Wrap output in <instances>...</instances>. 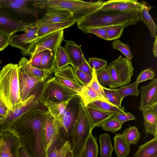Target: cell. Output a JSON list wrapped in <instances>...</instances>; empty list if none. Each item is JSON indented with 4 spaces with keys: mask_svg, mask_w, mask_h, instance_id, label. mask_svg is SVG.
I'll return each instance as SVG.
<instances>
[{
    "mask_svg": "<svg viewBox=\"0 0 157 157\" xmlns=\"http://www.w3.org/2000/svg\"><path fill=\"white\" fill-rule=\"evenodd\" d=\"M46 110L36 106L22 114L9 130L32 157H46L43 132Z\"/></svg>",
    "mask_w": 157,
    "mask_h": 157,
    "instance_id": "cell-1",
    "label": "cell"
},
{
    "mask_svg": "<svg viewBox=\"0 0 157 157\" xmlns=\"http://www.w3.org/2000/svg\"><path fill=\"white\" fill-rule=\"evenodd\" d=\"M143 7L121 12L103 10L100 8L78 20L77 27L83 32L88 28L122 24L129 26L136 25L141 21L140 14Z\"/></svg>",
    "mask_w": 157,
    "mask_h": 157,
    "instance_id": "cell-2",
    "label": "cell"
},
{
    "mask_svg": "<svg viewBox=\"0 0 157 157\" xmlns=\"http://www.w3.org/2000/svg\"><path fill=\"white\" fill-rule=\"evenodd\" d=\"M19 68L18 64L9 63L3 67L0 74V98L11 112L23 102L20 92Z\"/></svg>",
    "mask_w": 157,
    "mask_h": 157,
    "instance_id": "cell-3",
    "label": "cell"
},
{
    "mask_svg": "<svg viewBox=\"0 0 157 157\" xmlns=\"http://www.w3.org/2000/svg\"><path fill=\"white\" fill-rule=\"evenodd\" d=\"M32 5L40 9L65 10L73 14L77 21L102 6L104 1L86 2L80 0H33Z\"/></svg>",
    "mask_w": 157,
    "mask_h": 157,
    "instance_id": "cell-4",
    "label": "cell"
},
{
    "mask_svg": "<svg viewBox=\"0 0 157 157\" xmlns=\"http://www.w3.org/2000/svg\"><path fill=\"white\" fill-rule=\"evenodd\" d=\"M92 130L85 106L82 100L78 117L70 137L71 141L70 143L74 157H80Z\"/></svg>",
    "mask_w": 157,
    "mask_h": 157,
    "instance_id": "cell-5",
    "label": "cell"
},
{
    "mask_svg": "<svg viewBox=\"0 0 157 157\" xmlns=\"http://www.w3.org/2000/svg\"><path fill=\"white\" fill-rule=\"evenodd\" d=\"M77 93L60 84L54 77L46 81L43 86L38 101L60 102L70 100Z\"/></svg>",
    "mask_w": 157,
    "mask_h": 157,
    "instance_id": "cell-6",
    "label": "cell"
},
{
    "mask_svg": "<svg viewBox=\"0 0 157 157\" xmlns=\"http://www.w3.org/2000/svg\"><path fill=\"white\" fill-rule=\"evenodd\" d=\"M112 79L109 86L115 88L129 83L134 68L131 60L120 56L106 67Z\"/></svg>",
    "mask_w": 157,
    "mask_h": 157,
    "instance_id": "cell-7",
    "label": "cell"
},
{
    "mask_svg": "<svg viewBox=\"0 0 157 157\" xmlns=\"http://www.w3.org/2000/svg\"><path fill=\"white\" fill-rule=\"evenodd\" d=\"M64 40V30H59L39 37L30 46L25 56L31 57L44 50L52 49L56 57L57 51Z\"/></svg>",
    "mask_w": 157,
    "mask_h": 157,
    "instance_id": "cell-8",
    "label": "cell"
},
{
    "mask_svg": "<svg viewBox=\"0 0 157 157\" xmlns=\"http://www.w3.org/2000/svg\"><path fill=\"white\" fill-rule=\"evenodd\" d=\"M81 101L80 97L75 95L68 102L62 117L58 121L64 139L70 138L78 117Z\"/></svg>",
    "mask_w": 157,
    "mask_h": 157,
    "instance_id": "cell-9",
    "label": "cell"
},
{
    "mask_svg": "<svg viewBox=\"0 0 157 157\" xmlns=\"http://www.w3.org/2000/svg\"><path fill=\"white\" fill-rule=\"evenodd\" d=\"M38 29L35 22L29 24L24 33L11 36L9 44L19 49L23 55L25 56L30 46L39 38L37 34Z\"/></svg>",
    "mask_w": 157,
    "mask_h": 157,
    "instance_id": "cell-10",
    "label": "cell"
},
{
    "mask_svg": "<svg viewBox=\"0 0 157 157\" xmlns=\"http://www.w3.org/2000/svg\"><path fill=\"white\" fill-rule=\"evenodd\" d=\"M28 25L6 10L0 8V29L7 34L11 36L16 32H24Z\"/></svg>",
    "mask_w": 157,
    "mask_h": 157,
    "instance_id": "cell-11",
    "label": "cell"
},
{
    "mask_svg": "<svg viewBox=\"0 0 157 157\" xmlns=\"http://www.w3.org/2000/svg\"><path fill=\"white\" fill-rule=\"evenodd\" d=\"M18 79L22 101L33 95L34 91L39 85L45 81L42 78L31 75L20 67L18 69Z\"/></svg>",
    "mask_w": 157,
    "mask_h": 157,
    "instance_id": "cell-12",
    "label": "cell"
},
{
    "mask_svg": "<svg viewBox=\"0 0 157 157\" xmlns=\"http://www.w3.org/2000/svg\"><path fill=\"white\" fill-rule=\"evenodd\" d=\"M0 157H18L21 145L18 137L10 130L0 133Z\"/></svg>",
    "mask_w": 157,
    "mask_h": 157,
    "instance_id": "cell-13",
    "label": "cell"
},
{
    "mask_svg": "<svg viewBox=\"0 0 157 157\" xmlns=\"http://www.w3.org/2000/svg\"><path fill=\"white\" fill-rule=\"evenodd\" d=\"M60 134L61 126L58 121L46 110L43 137L46 154L53 141Z\"/></svg>",
    "mask_w": 157,
    "mask_h": 157,
    "instance_id": "cell-14",
    "label": "cell"
},
{
    "mask_svg": "<svg viewBox=\"0 0 157 157\" xmlns=\"http://www.w3.org/2000/svg\"><path fill=\"white\" fill-rule=\"evenodd\" d=\"M35 95H31L23 101L21 105L13 112L10 111L5 121L0 124V133L9 130L11 125L22 114L32 108L37 106L39 101L35 100Z\"/></svg>",
    "mask_w": 157,
    "mask_h": 157,
    "instance_id": "cell-15",
    "label": "cell"
},
{
    "mask_svg": "<svg viewBox=\"0 0 157 157\" xmlns=\"http://www.w3.org/2000/svg\"><path fill=\"white\" fill-rule=\"evenodd\" d=\"M53 72L54 77L60 84L77 93L82 87L77 80L72 67L68 65L60 69L56 67Z\"/></svg>",
    "mask_w": 157,
    "mask_h": 157,
    "instance_id": "cell-16",
    "label": "cell"
},
{
    "mask_svg": "<svg viewBox=\"0 0 157 157\" xmlns=\"http://www.w3.org/2000/svg\"><path fill=\"white\" fill-rule=\"evenodd\" d=\"M141 102L139 110L142 111L157 104V78L140 88Z\"/></svg>",
    "mask_w": 157,
    "mask_h": 157,
    "instance_id": "cell-17",
    "label": "cell"
},
{
    "mask_svg": "<svg viewBox=\"0 0 157 157\" xmlns=\"http://www.w3.org/2000/svg\"><path fill=\"white\" fill-rule=\"evenodd\" d=\"M143 6V2L136 0H111L104 2L100 9L121 12L141 8Z\"/></svg>",
    "mask_w": 157,
    "mask_h": 157,
    "instance_id": "cell-18",
    "label": "cell"
},
{
    "mask_svg": "<svg viewBox=\"0 0 157 157\" xmlns=\"http://www.w3.org/2000/svg\"><path fill=\"white\" fill-rule=\"evenodd\" d=\"M43 17L35 23L36 26L40 27L54 23L66 21L73 17V13L65 10H47Z\"/></svg>",
    "mask_w": 157,
    "mask_h": 157,
    "instance_id": "cell-19",
    "label": "cell"
},
{
    "mask_svg": "<svg viewBox=\"0 0 157 157\" xmlns=\"http://www.w3.org/2000/svg\"><path fill=\"white\" fill-rule=\"evenodd\" d=\"M63 48L73 69L77 68L86 60L81 48L73 40L66 41Z\"/></svg>",
    "mask_w": 157,
    "mask_h": 157,
    "instance_id": "cell-20",
    "label": "cell"
},
{
    "mask_svg": "<svg viewBox=\"0 0 157 157\" xmlns=\"http://www.w3.org/2000/svg\"><path fill=\"white\" fill-rule=\"evenodd\" d=\"M142 111L145 134L157 136V104Z\"/></svg>",
    "mask_w": 157,
    "mask_h": 157,
    "instance_id": "cell-21",
    "label": "cell"
},
{
    "mask_svg": "<svg viewBox=\"0 0 157 157\" xmlns=\"http://www.w3.org/2000/svg\"><path fill=\"white\" fill-rule=\"evenodd\" d=\"M0 7L9 12L11 11L22 15L36 17L38 11L30 8L28 5H21L15 0H0Z\"/></svg>",
    "mask_w": 157,
    "mask_h": 157,
    "instance_id": "cell-22",
    "label": "cell"
},
{
    "mask_svg": "<svg viewBox=\"0 0 157 157\" xmlns=\"http://www.w3.org/2000/svg\"><path fill=\"white\" fill-rule=\"evenodd\" d=\"M76 22L77 20L73 17H72L61 22L39 27L37 31L38 36L39 38L59 30H64L72 26Z\"/></svg>",
    "mask_w": 157,
    "mask_h": 157,
    "instance_id": "cell-23",
    "label": "cell"
},
{
    "mask_svg": "<svg viewBox=\"0 0 157 157\" xmlns=\"http://www.w3.org/2000/svg\"><path fill=\"white\" fill-rule=\"evenodd\" d=\"M19 67L31 75L43 79L44 81L53 72L52 70H46L36 68L32 66L26 58L22 57L19 62Z\"/></svg>",
    "mask_w": 157,
    "mask_h": 157,
    "instance_id": "cell-24",
    "label": "cell"
},
{
    "mask_svg": "<svg viewBox=\"0 0 157 157\" xmlns=\"http://www.w3.org/2000/svg\"><path fill=\"white\" fill-rule=\"evenodd\" d=\"M85 107L93 129L95 127H101L105 121L113 116L90 106H87Z\"/></svg>",
    "mask_w": 157,
    "mask_h": 157,
    "instance_id": "cell-25",
    "label": "cell"
},
{
    "mask_svg": "<svg viewBox=\"0 0 157 157\" xmlns=\"http://www.w3.org/2000/svg\"><path fill=\"white\" fill-rule=\"evenodd\" d=\"M133 157H157V136L139 146Z\"/></svg>",
    "mask_w": 157,
    "mask_h": 157,
    "instance_id": "cell-26",
    "label": "cell"
},
{
    "mask_svg": "<svg viewBox=\"0 0 157 157\" xmlns=\"http://www.w3.org/2000/svg\"><path fill=\"white\" fill-rule=\"evenodd\" d=\"M76 94L80 97L85 107L96 100H101L105 102L101 97L88 84L86 86H82Z\"/></svg>",
    "mask_w": 157,
    "mask_h": 157,
    "instance_id": "cell-27",
    "label": "cell"
},
{
    "mask_svg": "<svg viewBox=\"0 0 157 157\" xmlns=\"http://www.w3.org/2000/svg\"><path fill=\"white\" fill-rule=\"evenodd\" d=\"M143 3L144 6L140 14L141 21L146 25L151 36L155 39L157 37V27L149 13L151 7L148 6L145 2Z\"/></svg>",
    "mask_w": 157,
    "mask_h": 157,
    "instance_id": "cell-28",
    "label": "cell"
},
{
    "mask_svg": "<svg viewBox=\"0 0 157 157\" xmlns=\"http://www.w3.org/2000/svg\"><path fill=\"white\" fill-rule=\"evenodd\" d=\"M89 106L95 108L104 112L113 115L125 113L124 106L118 107L109 104L101 100H96L88 105Z\"/></svg>",
    "mask_w": 157,
    "mask_h": 157,
    "instance_id": "cell-29",
    "label": "cell"
},
{
    "mask_svg": "<svg viewBox=\"0 0 157 157\" xmlns=\"http://www.w3.org/2000/svg\"><path fill=\"white\" fill-rule=\"evenodd\" d=\"M114 149L117 157H126L130 151V145L121 134H117L113 137Z\"/></svg>",
    "mask_w": 157,
    "mask_h": 157,
    "instance_id": "cell-30",
    "label": "cell"
},
{
    "mask_svg": "<svg viewBox=\"0 0 157 157\" xmlns=\"http://www.w3.org/2000/svg\"><path fill=\"white\" fill-rule=\"evenodd\" d=\"M70 100L60 102H46L42 105L47 108V110L55 119L59 121L62 117Z\"/></svg>",
    "mask_w": 157,
    "mask_h": 157,
    "instance_id": "cell-31",
    "label": "cell"
},
{
    "mask_svg": "<svg viewBox=\"0 0 157 157\" xmlns=\"http://www.w3.org/2000/svg\"><path fill=\"white\" fill-rule=\"evenodd\" d=\"M100 146V157H111L113 150L110 137L107 133H103L99 136Z\"/></svg>",
    "mask_w": 157,
    "mask_h": 157,
    "instance_id": "cell-32",
    "label": "cell"
},
{
    "mask_svg": "<svg viewBox=\"0 0 157 157\" xmlns=\"http://www.w3.org/2000/svg\"><path fill=\"white\" fill-rule=\"evenodd\" d=\"M86 157H97L98 153V146L97 137L92 133L88 137L83 149Z\"/></svg>",
    "mask_w": 157,
    "mask_h": 157,
    "instance_id": "cell-33",
    "label": "cell"
},
{
    "mask_svg": "<svg viewBox=\"0 0 157 157\" xmlns=\"http://www.w3.org/2000/svg\"><path fill=\"white\" fill-rule=\"evenodd\" d=\"M121 135L127 142L130 145L137 143L140 137V133L135 126H130L125 129Z\"/></svg>",
    "mask_w": 157,
    "mask_h": 157,
    "instance_id": "cell-34",
    "label": "cell"
},
{
    "mask_svg": "<svg viewBox=\"0 0 157 157\" xmlns=\"http://www.w3.org/2000/svg\"><path fill=\"white\" fill-rule=\"evenodd\" d=\"M102 89L106 98L111 104L118 107L121 106L123 99L116 89H109L103 86Z\"/></svg>",
    "mask_w": 157,
    "mask_h": 157,
    "instance_id": "cell-35",
    "label": "cell"
},
{
    "mask_svg": "<svg viewBox=\"0 0 157 157\" xmlns=\"http://www.w3.org/2000/svg\"><path fill=\"white\" fill-rule=\"evenodd\" d=\"M138 85V83L135 82L132 84L122 86L116 90L123 99L124 97L129 95H134L137 97L139 94Z\"/></svg>",
    "mask_w": 157,
    "mask_h": 157,
    "instance_id": "cell-36",
    "label": "cell"
},
{
    "mask_svg": "<svg viewBox=\"0 0 157 157\" xmlns=\"http://www.w3.org/2000/svg\"><path fill=\"white\" fill-rule=\"evenodd\" d=\"M66 141L61 134L54 140L46 154V157H57L59 150Z\"/></svg>",
    "mask_w": 157,
    "mask_h": 157,
    "instance_id": "cell-37",
    "label": "cell"
},
{
    "mask_svg": "<svg viewBox=\"0 0 157 157\" xmlns=\"http://www.w3.org/2000/svg\"><path fill=\"white\" fill-rule=\"evenodd\" d=\"M56 58L52 50L45 55L41 61L40 69L53 71L56 67Z\"/></svg>",
    "mask_w": 157,
    "mask_h": 157,
    "instance_id": "cell-38",
    "label": "cell"
},
{
    "mask_svg": "<svg viewBox=\"0 0 157 157\" xmlns=\"http://www.w3.org/2000/svg\"><path fill=\"white\" fill-rule=\"evenodd\" d=\"M128 26L127 24L110 26L107 30L108 40L111 41L118 39L121 36L124 29Z\"/></svg>",
    "mask_w": 157,
    "mask_h": 157,
    "instance_id": "cell-39",
    "label": "cell"
},
{
    "mask_svg": "<svg viewBox=\"0 0 157 157\" xmlns=\"http://www.w3.org/2000/svg\"><path fill=\"white\" fill-rule=\"evenodd\" d=\"M69 61L64 48L60 46L57 51L56 59V67L58 69L68 66Z\"/></svg>",
    "mask_w": 157,
    "mask_h": 157,
    "instance_id": "cell-40",
    "label": "cell"
},
{
    "mask_svg": "<svg viewBox=\"0 0 157 157\" xmlns=\"http://www.w3.org/2000/svg\"><path fill=\"white\" fill-rule=\"evenodd\" d=\"M123 123L117 120L113 116L105 121L101 127L105 131L114 133L121 128Z\"/></svg>",
    "mask_w": 157,
    "mask_h": 157,
    "instance_id": "cell-41",
    "label": "cell"
},
{
    "mask_svg": "<svg viewBox=\"0 0 157 157\" xmlns=\"http://www.w3.org/2000/svg\"><path fill=\"white\" fill-rule=\"evenodd\" d=\"M112 46L114 49L121 52L128 60H131L132 59V54L128 45L124 43L119 39H117L112 42Z\"/></svg>",
    "mask_w": 157,
    "mask_h": 157,
    "instance_id": "cell-42",
    "label": "cell"
},
{
    "mask_svg": "<svg viewBox=\"0 0 157 157\" xmlns=\"http://www.w3.org/2000/svg\"><path fill=\"white\" fill-rule=\"evenodd\" d=\"M92 70L93 71V75L92 79L88 85L101 97L104 99L105 102L112 105L105 98L102 89L103 86L100 85L97 80L96 76L97 74L95 71L94 69Z\"/></svg>",
    "mask_w": 157,
    "mask_h": 157,
    "instance_id": "cell-43",
    "label": "cell"
},
{
    "mask_svg": "<svg viewBox=\"0 0 157 157\" xmlns=\"http://www.w3.org/2000/svg\"><path fill=\"white\" fill-rule=\"evenodd\" d=\"M97 78L101 86L104 87L109 86L112 83V80L111 76L106 68H104L96 75Z\"/></svg>",
    "mask_w": 157,
    "mask_h": 157,
    "instance_id": "cell-44",
    "label": "cell"
},
{
    "mask_svg": "<svg viewBox=\"0 0 157 157\" xmlns=\"http://www.w3.org/2000/svg\"><path fill=\"white\" fill-rule=\"evenodd\" d=\"M110 26L88 28L86 29L83 33H92L101 38L108 40L107 30Z\"/></svg>",
    "mask_w": 157,
    "mask_h": 157,
    "instance_id": "cell-45",
    "label": "cell"
},
{
    "mask_svg": "<svg viewBox=\"0 0 157 157\" xmlns=\"http://www.w3.org/2000/svg\"><path fill=\"white\" fill-rule=\"evenodd\" d=\"M88 63L91 68L95 71L97 74L107 66L106 61L96 58L89 57Z\"/></svg>",
    "mask_w": 157,
    "mask_h": 157,
    "instance_id": "cell-46",
    "label": "cell"
},
{
    "mask_svg": "<svg viewBox=\"0 0 157 157\" xmlns=\"http://www.w3.org/2000/svg\"><path fill=\"white\" fill-rule=\"evenodd\" d=\"M52 50L51 49L46 50L39 52L30 57L29 61L30 64L36 68L40 69L41 62L43 56Z\"/></svg>",
    "mask_w": 157,
    "mask_h": 157,
    "instance_id": "cell-47",
    "label": "cell"
},
{
    "mask_svg": "<svg viewBox=\"0 0 157 157\" xmlns=\"http://www.w3.org/2000/svg\"><path fill=\"white\" fill-rule=\"evenodd\" d=\"M155 77L154 72L151 68H147L142 71L137 76L136 82L139 84L145 81L153 79Z\"/></svg>",
    "mask_w": 157,
    "mask_h": 157,
    "instance_id": "cell-48",
    "label": "cell"
},
{
    "mask_svg": "<svg viewBox=\"0 0 157 157\" xmlns=\"http://www.w3.org/2000/svg\"><path fill=\"white\" fill-rule=\"evenodd\" d=\"M74 70L76 78L81 85L86 86L90 82L92 77L82 72L78 68Z\"/></svg>",
    "mask_w": 157,
    "mask_h": 157,
    "instance_id": "cell-49",
    "label": "cell"
},
{
    "mask_svg": "<svg viewBox=\"0 0 157 157\" xmlns=\"http://www.w3.org/2000/svg\"><path fill=\"white\" fill-rule=\"evenodd\" d=\"M72 153L71 145L67 140L60 148L57 157H71Z\"/></svg>",
    "mask_w": 157,
    "mask_h": 157,
    "instance_id": "cell-50",
    "label": "cell"
},
{
    "mask_svg": "<svg viewBox=\"0 0 157 157\" xmlns=\"http://www.w3.org/2000/svg\"><path fill=\"white\" fill-rule=\"evenodd\" d=\"M11 36L0 29V52L9 45Z\"/></svg>",
    "mask_w": 157,
    "mask_h": 157,
    "instance_id": "cell-51",
    "label": "cell"
},
{
    "mask_svg": "<svg viewBox=\"0 0 157 157\" xmlns=\"http://www.w3.org/2000/svg\"><path fill=\"white\" fill-rule=\"evenodd\" d=\"M113 116L117 120L123 123L136 119L135 116L129 112H125L124 113L114 115Z\"/></svg>",
    "mask_w": 157,
    "mask_h": 157,
    "instance_id": "cell-52",
    "label": "cell"
},
{
    "mask_svg": "<svg viewBox=\"0 0 157 157\" xmlns=\"http://www.w3.org/2000/svg\"><path fill=\"white\" fill-rule=\"evenodd\" d=\"M77 68L90 77H92V70L90 66L86 60L80 65Z\"/></svg>",
    "mask_w": 157,
    "mask_h": 157,
    "instance_id": "cell-53",
    "label": "cell"
},
{
    "mask_svg": "<svg viewBox=\"0 0 157 157\" xmlns=\"http://www.w3.org/2000/svg\"><path fill=\"white\" fill-rule=\"evenodd\" d=\"M10 111L6 107H0V124H2L5 121Z\"/></svg>",
    "mask_w": 157,
    "mask_h": 157,
    "instance_id": "cell-54",
    "label": "cell"
},
{
    "mask_svg": "<svg viewBox=\"0 0 157 157\" xmlns=\"http://www.w3.org/2000/svg\"><path fill=\"white\" fill-rule=\"evenodd\" d=\"M18 157H32L21 145L18 151Z\"/></svg>",
    "mask_w": 157,
    "mask_h": 157,
    "instance_id": "cell-55",
    "label": "cell"
},
{
    "mask_svg": "<svg viewBox=\"0 0 157 157\" xmlns=\"http://www.w3.org/2000/svg\"><path fill=\"white\" fill-rule=\"evenodd\" d=\"M155 39V41L153 43L152 51L154 56L156 57L157 56V37Z\"/></svg>",
    "mask_w": 157,
    "mask_h": 157,
    "instance_id": "cell-56",
    "label": "cell"
},
{
    "mask_svg": "<svg viewBox=\"0 0 157 157\" xmlns=\"http://www.w3.org/2000/svg\"><path fill=\"white\" fill-rule=\"evenodd\" d=\"M0 107H5L6 106L5 104L0 98Z\"/></svg>",
    "mask_w": 157,
    "mask_h": 157,
    "instance_id": "cell-57",
    "label": "cell"
},
{
    "mask_svg": "<svg viewBox=\"0 0 157 157\" xmlns=\"http://www.w3.org/2000/svg\"><path fill=\"white\" fill-rule=\"evenodd\" d=\"M80 157H86L85 154V153L84 150H83V151L81 154Z\"/></svg>",
    "mask_w": 157,
    "mask_h": 157,
    "instance_id": "cell-58",
    "label": "cell"
},
{
    "mask_svg": "<svg viewBox=\"0 0 157 157\" xmlns=\"http://www.w3.org/2000/svg\"><path fill=\"white\" fill-rule=\"evenodd\" d=\"M2 62V60H0V72H1V70H0V64Z\"/></svg>",
    "mask_w": 157,
    "mask_h": 157,
    "instance_id": "cell-59",
    "label": "cell"
},
{
    "mask_svg": "<svg viewBox=\"0 0 157 157\" xmlns=\"http://www.w3.org/2000/svg\"><path fill=\"white\" fill-rule=\"evenodd\" d=\"M71 157H74L72 153L71 154Z\"/></svg>",
    "mask_w": 157,
    "mask_h": 157,
    "instance_id": "cell-60",
    "label": "cell"
},
{
    "mask_svg": "<svg viewBox=\"0 0 157 157\" xmlns=\"http://www.w3.org/2000/svg\"><path fill=\"white\" fill-rule=\"evenodd\" d=\"M1 136H0V142H1Z\"/></svg>",
    "mask_w": 157,
    "mask_h": 157,
    "instance_id": "cell-61",
    "label": "cell"
},
{
    "mask_svg": "<svg viewBox=\"0 0 157 157\" xmlns=\"http://www.w3.org/2000/svg\"></svg>",
    "mask_w": 157,
    "mask_h": 157,
    "instance_id": "cell-62",
    "label": "cell"
},
{
    "mask_svg": "<svg viewBox=\"0 0 157 157\" xmlns=\"http://www.w3.org/2000/svg\"><path fill=\"white\" fill-rule=\"evenodd\" d=\"M1 7H0V8H1Z\"/></svg>",
    "mask_w": 157,
    "mask_h": 157,
    "instance_id": "cell-63",
    "label": "cell"
}]
</instances>
